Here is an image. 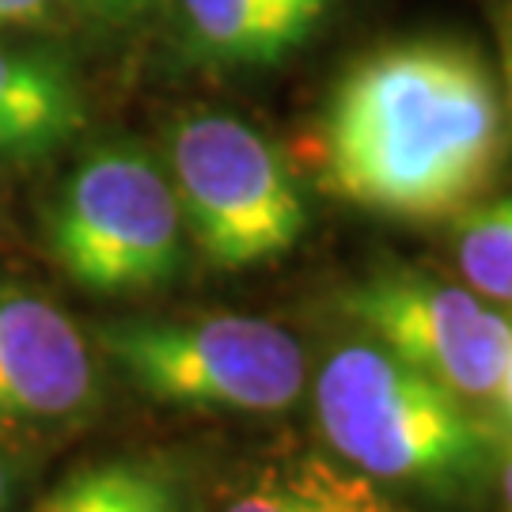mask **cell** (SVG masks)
<instances>
[{
	"label": "cell",
	"instance_id": "obj_3",
	"mask_svg": "<svg viewBox=\"0 0 512 512\" xmlns=\"http://www.w3.org/2000/svg\"><path fill=\"white\" fill-rule=\"evenodd\" d=\"M46 251L73 285L99 296L171 285L183 270L171 179L137 145L88 152L46 209Z\"/></svg>",
	"mask_w": 512,
	"mask_h": 512
},
{
	"label": "cell",
	"instance_id": "obj_11",
	"mask_svg": "<svg viewBox=\"0 0 512 512\" xmlns=\"http://www.w3.org/2000/svg\"><path fill=\"white\" fill-rule=\"evenodd\" d=\"M35 512H179V494L156 463L107 459L65 478Z\"/></svg>",
	"mask_w": 512,
	"mask_h": 512
},
{
	"label": "cell",
	"instance_id": "obj_8",
	"mask_svg": "<svg viewBox=\"0 0 512 512\" xmlns=\"http://www.w3.org/2000/svg\"><path fill=\"white\" fill-rule=\"evenodd\" d=\"M84 122V92L65 57L0 42V160L38 164L73 145Z\"/></svg>",
	"mask_w": 512,
	"mask_h": 512
},
{
	"label": "cell",
	"instance_id": "obj_9",
	"mask_svg": "<svg viewBox=\"0 0 512 512\" xmlns=\"http://www.w3.org/2000/svg\"><path fill=\"white\" fill-rule=\"evenodd\" d=\"M220 512H403L380 482L327 456H293L247 478Z\"/></svg>",
	"mask_w": 512,
	"mask_h": 512
},
{
	"label": "cell",
	"instance_id": "obj_13",
	"mask_svg": "<svg viewBox=\"0 0 512 512\" xmlns=\"http://www.w3.org/2000/svg\"><path fill=\"white\" fill-rule=\"evenodd\" d=\"M76 4L103 23H129V19L145 16L156 0H76Z\"/></svg>",
	"mask_w": 512,
	"mask_h": 512
},
{
	"label": "cell",
	"instance_id": "obj_2",
	"mask_svg": "<svg viewBox=\"0 0 512 512\" xmlns=\"http://www.w3.org/2000/svg\"><path fill=\"white\" fill-rule=\"evenodd\" d=\"M327 444L376 482L471 490L497 452V437L463 395L403 365L380 346H346L315 384Z\"/></svg>",
	"mask_w": 512,
	"mask_h": 512
},
{
	"label": "cell",
	"instance_id": "obj_7",
	"mask_svg": "<svg viewBox=\"0 0 512 512\" xmlns=\"http://www.w3.org/2000/svg\"><path fill=\"white\" fill-rule=\"evenodd\" d=\"M99 403L88 338L54 300L0 285V425H65Z\"/></svg>",
	"mask_w": 512,
	"mask_h": 512
},
{
	"label": "cell",
	"instance_id": "obj_12",
	"mask_svg": "<svg viewBox=\"0 0 512 512\" xmlns=\"http://www.w3.org/2000/svg\"><path fill=\"white\" fill-rule=\"evenodd\" d=\"M456 262L475 293L512 304V194L459 213Z\"/></svg>",
	"mask_w": 512,
	"mask_h": 512
},
{
	"label": "cell",
	"instance_id": "obj_17",
	"mask_svg": "<svg viewBox=\"0 0 512 512\" xmlns=\"http://www.w3.org/2000/svg\"><path fill=\"white\" fill-rule=\"evenodd\" d=\"M289 4H293L304 19H311V23H319V16L330 8V0H289Z\"/></svg>",
	"mask_w": 512,
	"mask_h": 512
},
{
	"label": "cell",
	"instance_id": "obj_16",
	"mask_svg": "<svg viewBox=\"0 0 512 512\" xmlns=\"http://www.w3.org/2000/svg\"><path fill=\"white\" fill-rule=\"evenodd\" d=\"M497 403H501V437L512 448V342L509 357H505V372H501V384H497Z\"/></svg>",
	"mask_w": 512,
	"mask_h": 512
},
{
	"label": "cell",
	"instance_id": "obj_14",
	"mask_svg": "<svg viewBox=\"0 0 512 512\" xmlns=\"http://www.w3.org/2000/svg\"><path fill=\"white\" fill-rule=\"evenodd\" d=\"M497 42H501V76H505V95L512 107V0L501 4L497 12Z\"/></svg>",
	"mask_w": 512,
	"mask_h": 512
},
{
	"label": "cell",
	"instance_id": "obj_4",
	"mask_svg": "<svg viewBox=\"0 0 512 512\" xmlns=\"http://www.w3.org/2000/svg\"><path fill=\"white\" fill-rule=\"evenodd\" d=\"M99 346L129 384L167 406L277 414L304 391L300 342L266 319H118L99 327Z\"/></svg>",
	"mask_w": 512,
	"mask_h": 512
},
{
	"label": "cell",
	"instance_id": "obj_5",
	"mask_svg": "<svg viewBox=\"0 0 512 512\" xmlns=\"http://www.w3.org/2000/svg\"><path fill=\"white\" fill-rule=\"evenodd\" d=\"M167 160L183 224L220 270L281 258L304 236L308 209L293 171L247 122L190 114L171 129Z\"/></svg>",
	"mask_w": 512,
	"mask_h": 512
},
{
	"label": "cell",
	"instance_id": "obj_19",
	"mask_svg": "<svg viewBox=\"0 0 512 512\" xmlns=\"http://www.w3.org/2000/svg\"><path fill=\"white\" fill-rule=\"evenodd\" d=\"M505 512H512V463L505 467Z\"/></svg>",
	"mask_w": 512,
	"mask_h": 512
},
{
	"label": "cell",
	"instance_id": "obj_1",
	"mask_svg": "<svg viewBox=\"0 0 512 512\" xmlns=\"http://www.w3.org/2000/svg\"><path fill=\"white\" fill-rule=\"evenodd\" d=\"M505 103L486 61L452 38H410L361 57L323 118L327 186L368 213H467L505 160Z\"/></svg>",
	"mask_w": 512,
	"mask_h": 512
},
{
	"label": "cell",
	"instance_id": "obj_18",
	"mask_svg": "<svg viewBox=\"0 0 512 512\" xmlns=\"http://www.w3.org/2000/svg\"><path fill=\"white\" fill-rule=\"evenodd\" d=\"M8 497H12V467H8V459L0 456V512L8 505Z\"/></svg>",
	"mask_w": 512,
	"mask_h": 512
},
{
	"label": "cell",
	"instance_id": "obj_15",
	"mask_svg": "<svg viewBox=\"0 0 512 512\" xmlns=\"http://www.w3.org/2000/svg\"><path fill=\"white\" fill-rule=\"evenodd\" d=\"M46 8H50V0H0V27L35 23Z\"/></svg>",
	"mask_w": 512,
	"mask_h": 512
},
{
	"label": "cell",
	"instance_id": "obj_6",
	"mask_svg": "<svg viewBox=\"0 0 512 512\" xmlns=\"http://www.w3.org/2000/svg\"><path fill=\"white\" fill-rule=\"evenodd\" d=\"M342 311L372 342L463 399H494L512 323L475 293L414 270H391L342 296Z\"/></svg>",
	"mask_w": 512,
	"mask_h": 512
},
{
	"label": "cell",
	"instance_id": "obj_10",
	"mask_svg": "<svg viewBox=\"0 0 512 512\" xmlns=\"http://www.w3.org/2000/svg\"><path fill=\"white\" fill-rule=\"evenodd\" d=\"M194 50L217 65H274L311 35L289 0H179Z\"/></svg>",
	"mask_w": 512,
	"mask_h": 512
}]
</instances>
